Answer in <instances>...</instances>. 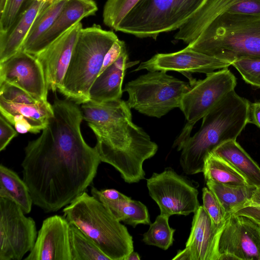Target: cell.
I'll return each instance as SVG.
<instances>
[{
	"label": "cell",
	"mask_w": 260,
	"mask_h": 260,
	"mask_svg": "<svg viewBox=\"0 0 260 260\" xmlns=\"http://www.w3.org/2000/svg\"><path fill=\"white\" fill-rule=\"evenodd\" d=\"M52 107L53 116L41 135L28 142L21 164L33 204L46 213L59 210L85 191L102 162L82 136L77 104L56 97Z\"/></svg>",
	"instance_id": "6da1fadb"
},
{
	"label": "cell",
	"mask_w": 260,
	"mask_h": 260,
	"mask_svg": "<svg viewBox=\"0 0 260 260\" xmlns=\"http://www.w3.org/2000/svg\"><path fill=\"white\" fill-rule=\"evenodd\" d=\"M84 119L96 138L94 147L101 161L115 168L126 183L145 179L143 163L156 154L158 146L133 122L126 101L92 103Z\"/></svg>",
	"instance_id": "7a4b0ae2"
},
{
	"label": "cell",
	"mask_w": 260,
	"mask_h": 260,
	"mask_svg": "<svg viewBox=\"0 0 260 260\" xmlns=\"http://www.w3.org/2000/svg\"><path fill=\"white\" fill-rule=\"evenodd\" d=\"M249 101L231 91L203 118L199 130L181 148L180 164L187 175L203 172L207 156L221 144L236 140L247 123Z\"/></svg>",
	"instance_id": "3957f363"
},
{
	"label": "cell",
	"mask_w": 260,
	"mask_h": 260,
	"mask_svg": "<svg viewBox=\"0 0 260 260\" xmlns=\"http://www.w3.org/2000/svg\"><path fill=\"white\" fill-rule=\"evenodd\" d=\"M187 48L232 63L260 57V15L222 13Z\"/></svg>",
	"instance_id": "277c9868"
},
{
	"label": "cell",
	"mask_w": 260,
	"mask_h": 260,
	"mask_svg": "<svg viewBox=\"0 0 260 260\" xmlns=\"http://www.w3.org/2000/svg\"><path fill=\"white\" fill-rule=\"evenodd\" d=\"M69 222L91 239L110 260H125L134 251L133 237L100 201L86 191L62 210Z\"/></svg>",
	"instance_id": "5b68a950"
},
{
	"label": "cell",
	"mask_w": 260,
	"mask_h": 260,
	"mask_svg": "<svg viewBox=\"0 0 260 260\" xmlns=\"http://www.w3.org/2000/svg\"><path fill=\"white\" fill-rule=\"evenodd\" d=\"M118 39L113 31L104 30L98 24L82 28L58 91L77 104L88 102L89 90L101 72L104 57Z\"/></svg>",
	"instance_id": "8992f818"
},
{
	"label": "cell",
	"mask_w": 260,
	"mask_h": 260,
	"mask_svg": "<svg viewBox=\"0 0 260 260\" xmlns=\"http://www.w3.org/2000/svg\"><path fill=\"white\" fill-rule=\"evenodd\" d=\"M205 0H140L116 31L156 40L161 33L179 29Z\"/></svg>",
	"instance_id": "52a82bcc"
},
{
	"label": "cell",
	"mask_w": 260,
	"mask_h": 260,
	"mask_svg": "<svg viewBox=\"0 0 260 260\" xmlns=\"http://www.w3.org/2000/svg\"><path fill=\"white\" fill-rule=\"evenodd\" d=\"M190 83L164 71H149L127 83L124 91L131 109L148 116L160 118L180 108L184 95L191 89Z\"/></svg>",
	"instance_id": "ba28073f"
},
{
	"label": "cell",
	"mask_w": 260,
	"mask_h": 260,
	"mask_svg": "<svg viewBox=\"0 0 260 260\" xmlns=\"http://www.w3.org/2000/svg\"><path fill=\"white\" fill-rule=\"evenodd\" d=\"M191 89L183 96L180 109L187 121L173 147L180 151L190 136L196 123L203 118L228 93L235 90L237 79L228 68L206 74L203 80L190 83Z\"/></svg>",
	"instance_id": "9c48e42d"
},
{
	"label": "cell",
	"mask_w": 260,
	"mask_h": 260,
	"mask_svg": "<svg viewBox=\"0 0 260 260\" xmlns=\"http://www.w3.org/2000/svg\"><path fill=\"white\" fill-rule=\"evenodd\" d=\"M1 114L21 134H37L47 125L53 115L48 101L36 99L23 90L0 82Z\"/></svg>",
	"instance_id": "30bf717a"
},
{
	"label": "cell",
	"mask_w": 260,
	"mask_h": 260,
	"mask_svg": "<svg viewBox=\"0 0 260 260\" xmlns=\"http://www.w3.org/2000/svg\"><path fill=\"white\" fill-rule=\"evenodd\" d=\"M147 187L161 215L187 216L194 213L200 206L199 191L193 181L171 168H166L160 173H153L147 179Z\"/></svg>",
	"instance_id": "8fae6325"
},
{
	"label": "cell",
	"mask_w": 260,
	"mask_h": 260,
	"mask_svg": "<svg viewBox=\"0 0 260 260\" xmlns=\"http://www.w3.org/2000/svg\"><path fill=\"white\" fill-rule=\"evenodd\" d=\"M13 201L0 198V260H21L32 248L35 220Z\"/></svg>",
	"instance_id": "7c38bea8"
},
{
	"label": "cell",
	"mask_w": 260,
	"mask_h": 260,
	"mask_svg": "<svg viewBox=\"0 0 260 260\" xmlns=\"http://www.w3.org/2000/svg\"><path fill=\"white\" fill-rule=\"evenodd\" d=\"M0 82L15 86L37 99L47 101L49 90L42 65L21 50L0 62Z\"/></svg>",
	"instance_id": "4fadbf2b"
},
{
	"label": "cell",
	"mask_w": 260,
	"mask_h": 260,
	"mask_svg": "<svg viewBox=\"0 0 260 260\" xmlns=\"http://www.w3.org/2000/svg\"><path fill=\"white\" fill-rule=\"evenodd\" d=\"M219 251L238 259L260 260V224L247 217L231 214L221 231Z\"/></svg>",
	"instance_id": "5bb4252c"
},
{
	"label": "cell",
	"mask_w": 260,
	"mask_h": 260,
	"mask_svg": "<svg viewBox=\"0 0 260 260\" xmlns=\"http://www.w3.org/2000/svg\"><path fill=\"white\" fill-rule=\"evenodd\" d=\"M224 13L260 15V0H205L178 29L174 38L187 45L191 43L211 21Z\"/></svg>",
	"instance_id": "9a60e30c"
},
{
	"label": "cell",
	"mask_w": 260,
	"mask_h": 260,
	"mask_svg": "<svg viewBox=\"0 0 260 260\" xmlns=\"http://www.w3.org/2000/svg\"><path fill=\"white\" fill-rule=\"evenodd\" d=\"M231 63L191 50L187 47L177 52L157 53L142 62L134 71H175L181 73H202L206 74L216 70L228 68Z\"/></svg>",
	"instance_id": "2e32d148"
},
{
	"label": "cell",
	"mask_w": 260,
	"mask_h": 260,
	"mask_svg": "<svg viewBox=\"0 0 260 260\" xmlns=\"http://www.w3.org/2000/svg\"><path fill=\"white\" fill-rule=\"evenodd\" d=\"M77 22L35 56L42 66L48 89L58 90L69 65L81 29Z\"/></svg>",
	"instance_id": "e0dca14e"
},
{
	"label": "cell",
	"mask_w": 260,
	"mask_h": 260,
	"mask_svg": "<svg viewBox=\"0 0 260 260\" xmlns=\"http://www.w3.org/2000/svg\"><path fill=\"white\" fill-rule=\"evenodd\" d=\"M70 224L64 216L55 215L42 222L35 244L25 260H72Z\"/></svg>",
	"instance_id": "ac0fdd59"
},
{
	"label": "cell",
	"mask_w": 260,
	"mask_h": 260,
	"mask_svg": "<svg viewBox=\"0 0 260 260\" xmlns=\"http://www.w3.org/2000/svg\"><path fill=\"white\" fill-rule=\"evenodd\" d=\"M193 213L185 246L189 250L191 260H219V240L222 230L214 228L203 206H200Z\"/></svg>",
	"instance_id": "d6986e66"
},
{
	"label": "cell",
	"mask_w": 260,
	"mask_h": 260,
	"mask_svg": "<svg viewBox=\"0 0 260 260\" xmlns=\"http://www.w3.org/2000/svg\"><path fill=\"white\" fill-rule=\"evenodd\" d=\"M98 8L94 0H67L51 27L37 42L29 54L35 55L75 23L95 15Z\"/></svg>",
	"instance_id": "ffe728a7"
},
{
	"label": "cell",
	"mask_w": 260,
	"mask_h": 260,
	"mask_svg": "<svg viewBox=\"0 0 260 260\" xmlns=\"http://www.w3.org/2000/svg\"><path fill=\"white\" fill-rule=\"evenodd\" d=\"M128 60L125 50L113 64L98 75L89 90V101L102 103L121 99L125 70L139 62H128Z\"/></svg>",
	"instance_id": "44dd1931"
},
{
	"label": "cell",
	"mask_w": 260,
	"mask_h": 260,
	"mask_svg": "<svg viewBox=\"0 0 260 260\" xmlns=\"http://www.w3.org/2000/svg\"><path fill=\"white\" fill-rule=\"evenodd\" d=\"M47 4L38 0H32L8 33L0 34V62L21 50L36 18Z\"/></svg>",
	"instance_id": "7402d4cb"
},
{
	"label": "cell",
	"mask_w": 260,
	"mask_h": 260,
	"mask_svg": "<svg viewBox=\"0 0 260 260\" xmlns=\"http://www.w3.org/2000/svg\"><path fill=\"white\" fill-rule=\"evenodd\" d=\"M212 152L233 166L246 179L249 186L260 187V167L236 140L221 144Z\"/></svg>",
	"instance_id": "603a6c76"
},
{
	"label": "cell",
	"mask_w": 260,
	"mask_h": 260,
	"mask_svg": "<svg viewBox=\"0 0 260 260\" xmlns=\"http://www.w3.org/2000/svg\"><path fill=\"white\" fill-rule=\"evenodd\" d=\"M92 196L103 203L119 221L135 228L138 224L150 225V215L147 207L142 202L131 198L125 200H110L102 196L92 187Z\"/></svg>",
	"instance_id": "cb8c5ba5"
},
{
	"label": "cell",
	"mask_w": 260,
	"mask_h": 260,
	"mask_svg": "<svg viewBox=\"0 0 260 260\" xmlns=\"http://www.w3.org/2000/svg\"><path fill=\"white\" fill-rule=\"evenodd\" d=\"M0 198L13 201L25 214L31 211L33 202L26 183L3 164L0 165Z\"/></svg>",
	"instance_id": "d4e9b609"
},
{
	"label": "cell",
	"mask_w": 260,
	"mask_h": 260,
	"mask_svg": "<svg viewBox=\"0 0 260 260\" xmlns=\"http://www.w3.org/2000/svg\"><path fill=\"white\" fill-rule=\"evenodd\" d=\"M206 182L228 216L248 205L256 188L249 185H225L211 180Z\"/></svg>",
	"instance_id": "484cf974"
},
{
	"label": "cell",
	"mask_w": 260,
	"mask_h": 260,
	"mask_svg": "<svg viewBox=\"0 0 260 260\" xmlns=\"http://www.w3.org/2000/svg\"><path fill=\"white\" fill-rule=\"evenodd\" d=\"M203 173L206 181L211 180L232 186L249 185L246 179L233 166L212 152L205 159Z\"/></svg>",
	"instance_id": "4316f807"
},
{
	"label": "cell",
	"mask_w": 260,
	"mask_h": 260,
	"mask_svg": "<svg viewBox=\"0 0 260 260\" xmlns=\"http://www.w3.org/2000/svg\"><path fill=\"white\" fill-rule=\"evenodd\" d=\"M67 0H53L47 3L32 23L23 42L21 50L29 53L37 42L51 27Z\"/></svg>",
	"instance_id": "83f0119b"
},
{
	"label": "cell",
	"mask_w": 260,
	"mask_h": 260,
	"mask_svg": "<svg viewBox=\"0 0 260 260\" xmlns=\"http://www.w3.org/2000/svg\"><path fill=\"white\" fill-rule=\"evenodd\" d=\"M70 236L72 260H110L91 239L71 224Z\"/></svg>",
	"instance_id": "f1b7e54d"
},
{
	"label": "cell",
	"mask_w": 260,
	"mask_h": 260,
	"mask_svg": "<svg viewBox=\"0 0 260 260\" xmlns=\"http://www.w3.org/2000/svg\"><path fill=\"white\" fill-rule=\"evenodd\" d=\"M169 217L158 215L148 230L143 234V241L147 245L167 250L173 245L175 229L170 227Z\"/></svg>",
	"instance_id": "f546056e"
},
{
	"label": "cell",
	"mask_w": 260,
	"mask_h": 260,
	"mask_svg": "<svg viewBox=\"0 0 260 260\" xmlns=\"http://www.w3.org/2000/svg\"><path fill=\"white\" fill-rule=\"evenodd\" d=\"M140 0H107L104 6V23L116 30L125 16Z\"/></svg>",
	"instance_id": "4dcf8cb0"
},
{
	"label": "cell",
	"mask_w": 260,
	"mask_h": 260,
	"mask_svg": "<svg viewBox=\"0 0 260 260\" xmlns=\"http://www.w3.org/2000/svg\"><path fill=\"white\" fill-rule=\"evenodd\" d=\"M202 199L203 207L210 217L213 226L217 230L221 231L229 216L208 187H204L202 189Z\"/></svg>",
	"instance_id": "1f68e13d"
},
{
	"label": "cell",
	"mask_w": 260,
	"mask_h": 260,
	"mask_svg": "<svg viewBox=\"0 0 260 260\" xmlns=\"http://www.w3.org/2000/svg\"><path fill=\"white\" fill-rule=\"evenodd\" d=\"M32 0H7L3 10L0 12V34L10 30L23 11Z\"/></svg>",
	"instance_id": "d6a6232c"
},
{
	"label": "cell",
	"mask_w": 260,
	"mask_h": 260,
	"mask_svg": "<svg viewBox=\"0 0 260 260\" xmlns=\"http://www.w3.org/2000/svg\"><path fill=\"white\" fill-rule=\"evenodd\" d=\"M232 65L247 83L260 88V57L239 59Z\"/></svg>",
	"instance_id": "836d02e7"
},
{
	"label": "cell",
	"mask_w": 260,
	"mask_h": 260,
	"mask_svg": "<svg viewBox=\"0 0 260 260\" xmlns=\"http://www.w3.org/2000/svg\"><path fill=\"white\" fill-rule=\"evenodd\" d=\"M18 135V132L5 117L0 116V151L5 149L12 139Z\"/></svg>",
	"instance_id": "e575fe53"
},
{
	"label": "cell",
	"mask_w": 260,
	"mask_h": 260,
	"mask_svg": "<svg viewBox=\"0 0 260 260\" xmlns=\"http://www.w3.org/2000/svg\"><path fill=\"white\" fill-rule=\"evenodd\" d=\"M125 50H126V48L124 42L119 39L116 40L108 51L104 57L100 74L113 64Z\"/></svg>",
	"instance_id": "d590c367"
},
{
	"label": "cell",
	"mask_w": 260,
	"mask_h": 260,
	"mask_svg": "<svg viewBox=\"0 0 260 260\" xmlns=\"http://www.w3.org/2000/svg\"><path fill=\"white\" fill-rule=\"evenodd\" d=\"M233 214L247 217L260 224V206L248 205Z\"/></svg>",
	"instance_id": "8d00e7d4"
},
{
	"label": "cell",
	"mask_w": 260,
	"mask_h": 260,
	"mask_svg": "<svg viewBox=\"0 0 260 260\" xmlns=\"http://www.w3.org/2000/svg\"><path fill=\"white\" fill-rule=\"evenodd\" d=\"M247 123L254 124L260 129V101L249 102Z\"/></svg>",
	"instance_id": "74e56055"
},
{
	"label": "cell",
	"mask_w": 260,
	"mask_h": 260,
	"mask_svg": "<svg viewBox=\"0 0 260 260\" xmlns=\"http://www.w3.org/2000/svg\"><path fill=\"white\" fill-rule=\"evenodd\" d=\"M99 192L104 198L110 200H125L129 198V197L114 189L99 190Z\"/></svg>",
	"instance_id": "f35d334b"
},
{
	"label": "cell",
	"mask_w": 260,
	"mask_h": 260,
	"mask_svg": "<svg viewBox=\"0 0 260 260\" xmlns=\"http://www.w3.org/2000/svg\"><path fill=\"white\" fill-rule=\"evenodd\" d=\"M172 260H191L189 249L185 247L184 249L178 251Z\"/></svg>",
	"instance_id": "ab89813d"
},
{
	"label": "cell",
	"mask_w": 260,
	"mask_h": 260,
	"mask_svg": "<svg viewBox=\"0 0 260 260\" xmlns=\"http://www.w3.org/2000/svg\"><path fill=\"white\" fill-rule=\"evenodd\" d=\"M248 205L260 206V187L256 188L254 190Z\"/></svg>",
	"instance_id": "60d3db41"
},
{
	"label": "cell",
	"mask_w": 260,
	"mask_h": 260,
	"mask_svg": "<svg viewBox=\"0 0 260 260\" xmlns=\"http://www.w3.org/2000/svg\"><path fill=\"white\" fill-rule=\"evenodd\" d=\"M140 259L139 254L133 251L126 257L125 260H140Z\"/></svg>",
	"instance_id": "b9f144b4"
},
{
	"label": "cell",
	"mask_w": 260,
	"mask_h": 260,
	"mask_svg": "<svg viewBox=\"0 0 260 260\" xmlns=\"http://www.w3.org/2000/svg\"><path fill=\"white\" fill-rule=\"evenodd\" d=\"M38 1H40V2H44V3H48V2H51L53 1V0H38Z\"/></svg>",
	"instance_id": "7bdbcfd3"
}]
</instances>
